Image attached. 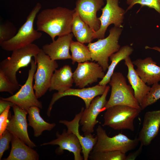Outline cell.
Here are the masks:
<instances>
[{"label":"cell","instance_id":"30","mask_svg":"<svg viewBox=\"0 0 160 160\" xmlns=\"http://www.w3.org/2000/svg\"><path fill=\"white\" fill-rule=\"evenodd\" d=\"M95 32L86 23L83 28L77 32L74 36L77 41L83 44L89 43L94 39Z\"/></svg>","mask_w":160,"mask_h":160},{"label":"cell","instance_id":"5","mask_svg":"<svg viewBox=\"0 0 160 160\" xmlns=\"http://www.w3.org/2000/svg\"><path fill=\"white\" fill-rule=\"evenodd\" d=\"M109 83L111 87V93L104 110L117 105H127L142 109L135 97L133 88L127 84L126 79L122 73L114 72Z\"/></svg>","mask_w":160,"mask_h":160},{"label":"cell","instance_id":"21","mask_svg":"<svg viewBox=\"0 0 160 160\" xmlns=\"http://www.w3.org/2000/svg\"><path fill=\"white\" fill-rule=\"evenodd\" d=\"M124 60L125 64L128 70L127 77L134 90L135 97L140 105L143 100L149 92L151 87L147 85L137 73L129 56Z\"/></svg>","mask_w":160,"mask_h":160},{"label":"cell","instance_id":"31","mask_svg":"<svg viewBox=\"0 0 160 160\" xmlns=\"http://www.w3.org/2000/svg\"><path fill=\"white\" fill-rule=\"evenodd\" d=\"M127 3L129 6L126 11L131 9L135 5L139 4L142 7L153 8L160 14V0H127Z\"/></svg>","mask_w":160,"mask_h":160},{"label":"cell","instance_id":"1","mask_svg":"<svg viewBox=\"0 0 160 160\" xmlns=\"http://www.w3.org/2000/svg\"><path fill=\"white\" fill-rule=\"evenodd\" d=\"M75 12L60 7L44 9L36 16L37 30L47 33L52 41L57 36L70 33Z\"/></svg>","mask_w":160,"mask_h":160},{"label":"cell","instance_id":"2","mask_svg":"<svg viewBox=\"0 0 160 160\" xmlns=\"http://www.w3.org/2000/svg\"><path fill=\"white\" fill-rule=\"evenodd\" d=\"M40 49L32 43L14 50L11 56L0 62V71L11 82L19 85L16 76L17 71L31 63L32 57L35 58Z\"/></svg>","mask_w":160,"mask_h":160},{"label":"cell","instance_id":"9","mask_svg":"<svg viewBox=\"0 0 160 160\" xmlns=\"http://www.w3.org/2000/svg\"><path fill=\"white\" fill-rule=\"evenodd\" d=\"M31 68L29 70L28 78L25 84L15 94L7 98L1 97L2 99L14 103L21 108L27 111L29 108L36 106L42 108V103L38 100L35 95L33 84L34 74L37 69V64L32 59Z\"/></svg>","mask_w":160,"mask_h":160},{"label":"cell","instance_id":"3","mask_svg":"<svg viewBox=\"0 0 160 160\" xmlns=\"http://www.w3.org/2000/svg\"><path fill=\"white\" fill-rule=\"evenodd\" d=\"M42 7L37 3L30 12L25 23L20 28L15 36L10 39L0 43L2 49L8 51H12L32 44L42 35L41 32L33 28L35 19Z\"/></svg>","mask_w":160,"mask_h":160},{"label":"cell","instance_id":"11","mask_svg":"<svg viewBox=\"0 0 160 160\" xmlns=\"http://www.w3.org/2000/svg\"><path fill=\"white\" fill-rule=\"evenodd\" d=\"M110 88L109 86H107L104 93L100 96H98L94 98L89 107L84 110L79 124L82 126L81 129L84 136L93 132L95 125L98 122L97 120V117L104 110L107 103L106 97Z\"/></svg>","mask_w":160,"mask_h":160},{"label":"cell","instance_id":"20","mask_svg":"<svg viewBox=\"0 0 160 160\" xmlns=\"http://www.w3.org/2000/svg\"><path fill=\"white\" fill-rule=\"evenodd\" d=\"M137 67L135 71L141 79L148 85L160 81V66L150 57L138 59L132 61Z\"/></svg>","mask_w":160,"mask_h":160},{"label":"cell","instance_id":"26","mask_svg":"<svg viewBox=\"0 0 160 160\" xmlns=\"http://www.w3.org/2000/svg\"><path fill=\"white\" fill-rule=\"evenodd\" d=\"M70 49L71 52L72 63L91 61V53L88 46L78 41H72Z\"/></svg>","mask_w":160,"mask_h":160},{"label":"cell","instance_id":"15","mask_svg":"<svg viewBox=\"0 0 160 160\" xmlns=\"http://www.w3.org/2000/svg\"><path fill=\"white\" fill-rule=\"evenodd\" d=\"M106 87L107 85L98 84L88 88L79 89L70 88L63 93H55L52 95L48 106L47 115L48 117H49L55 103L60 98L67 96H74L81 98L85 103L86 108H88L93 99L97 96L102 95L105 91Z\"/></svg>","mask_w":160,"mask_h":160},{"label":"cell","instance_id":"7","mask_svg":"<svg viewBox=\"0 0 160 160\" xmlns=\"http://www.w3.org/2000/svg\"><path fill=\"white\" fill-rule=\"evenodd\" d=\"M34 60L37 67L33 77V89L38 99L44 95L49 90L50 80L55 70L58 67L56 60H52L40 49Z\"/></svg>","mask_w":160,"mask_h":160},{"label":"cell","instance_id":"4","mask_svg":"<svg viewBox=\"0 0 160 160\" xmlns=\"http://www.w3.org/2000/svg\"><path fill=\"white\" fill-rule=\"evenodd\" d=\"M122 30V28L114 26L109 30V35L107 37L99 39L96 42L90 43L87 45L91 52V61L97 62L104 71L108 68L110 56L120 48L119 40Z\"/></svg>","mask_w":160,"mask_h":160},{"label":"cell","instance_id":"8","mask_svg":"<svg viewBox=\"0 0 160 160\" xmlns=\"http://www.w3.org/2000/svg\"><path fill=\"white\" fill-rule=\"evenodd\" d=\"M96 132L97 140L93 152L118 151L126 153L135 148L139 142L138 138L131 139L120 133L110 137L100 125L98 126Z\"/></svg>","mask_w":160,"mask_h":160},{"label":"cell","instance_id":"23","mask_svg":"<svg viewBox=\"0 0 160 160\" xmlns=\"http://www.w3.org/2000/svg\"><path fill=\"white\" fill-rule=\"evenodd\" d=\"M11 149L8 157L5 160H38L39 156L32 148L27 145L16 136L13 135L11 141Z\"/></svg>","mask_w":160,"mask_h":160},{"label":"cell","instance_id":"19","mask_svg":"<svg viewBox=\"0 0 160 160\" xmlns=\"http://www.w3.org/2000/svg\"><path fill=\"white\" fill-rule=\"evenodd\" d=\"M73 35L71 33L58 36L56 40L44 45L42 49L53 60L71 59L69 51Z\"/></svg>","mask_w":160,"mask_h":160},{"label":"cell","instance_id":"14","mask_svg":"<svg viewBox=\"0 0 160 160\" xmlns=\"http://www.w3.org/2000/svg\"><path fill=\"white\" fill-rule=\"evenodd\" d=\"M104 4L103 0H77L74 9L82 20L96 32L100 25L97 12Z\"/></svg>","mask_w":160,"mask_h":160},{"label":"cell","instance_id":"22","mask_svg":"<svg viewBox=\"0 0 160 160\" xmlns=\"http://www.w3.org/2000/svg\"><path fill=\"white\" fill-rule=\"evenodd\" d=\"M73 73L71 68L68 65L56 69L51 79L49 90H55L63 93L71 88L74 82Z\"/></svg>","mask_w":160,"mask_h":160},{"label":"cell","instance_id":"24","mask_svg":"<svg viewBox=\"0 0 160 160\" xmlns=\"http://www.w3.org/2000/svg\"><path fill=\"white\" fill-rule=\"evenodd\" d=\"M40 112V108L36 106L30 107L28 111V125L33 128L36 137L40 136L44 131H51L56 125L55 123H50L44 121Z\"/></svg>","mask_w":160,"mask_h":160},{"label":"cell","instance_id":"38","mask_svg":"<svg viewBox=\"0 0 160 160\" xmlns=\"http://www.w3.org/2000/svg\"><path fill=\"white\" fill-rule=\"evenodd\" d=\"M145 49H154L160 52V48L158 47H151L147 46L145 47Z\"/></svg>","mask_w":160,"mask_h":160},{"label":"cell","instance_id":"13","mask_svg":"<svg viewBox=\"0 0 160 160\" xmlns=\"http://www.w3.org/2000/svg\"><path fill=\"white\" fill-rule=\"evenodd\" d=\"M14 114L10 116L7 129L20 138L27 145L33 148L36 146L29 137L26 116L28 111L14 105L12 107Z\"/></svg>","mask_w":160,"mask_h":160},{"label":"cell","instance_id":"6","mask_svg":"<svg viewBox=\"0 0 160 160\" xmlns=\"http://www.w3.org/2000/svg\"><path fill=\"white\" fill-rule=\"evenodd\" d=\"M142 110L125 105L111 107L106 110L104 117L103 126H108L114 130L127 129L135 130L134 119Z\"/></svg>","mask_w":160,"mask_h":160},{"label":"cell","instance_id":"27","mask_svg":"<svg viewBox=\"0 0 160 160\" xmlns=\"http://www.w3.org/2000/svg\"><path fill=\"white\" fill-rule=\"evenodd\" d=\"M126 153L120 151L91 152L89 159L91 160H125Z\"/></svg>","mask_w":160,"mask_h":160},{"label":"cell","instance_id":"29","mask_svg":"<svg viewBox=\"0 0 160 160\" xmlns=\"http://www.w3.org/2000/svg\"><path fill=\"white\" fill-rule=\"evenodd\" d=\"M17 29L14 25L8 21L0 25V43L9 40L16 34Z\"/></svg>","mask_w":160,"mask_h":160},{"label":"cell","instance_id":"34","mask_svg":"<svg viewBox=\"0 0 160 160\" xmlns=\"http://www.w3.org/2000/svg\"><path fill=\"white\" fill-rule=\"evenodd\" d=\"M85 24L78 13L75 11L71 23V31L73 35L81 30Z\"/></svg>","mask_w":160,"mask_h":160},{"label":"cell","instance_id":"17","mask_svg":"<svg viewBox=\"0 0 160 160\" xmlns=\"http://www.w3.org/2000/svg\"><path fill=\"white\" fill-rule=\"evenodd\" d=\"M84 108H81L80 112L76 114L74 119L71 121L60 120L59 122L65 125L67 128V132L74 134L78 138L82 148L81 153H83L84 159L88 160L89 155L97 140V137L91 134L83 136L80 135L79 130V121Z\"/></svg>","mask_w":160,"mask_h":160},{"label":"cell","instance_id":"28","mask_svg":"<svg viewBox=\"0 0 160 160\" xmlns=\"http://www.w3.org/2000/svg\"><path fill=\"white\" fill-rule=\"evenodd\" d=\"M160 99V84L158 83L152 85L148 93L143 100L140 105L142 110L144 109Z\"/></svg>","mask_w":160,"mask_h":160},{"label":"cell","instance_id":"35","mask_svg":"<svg viewBox=\"0 0 160 160\" xmlns=\"http://www.w3.org/2000/svg\"><path fill=\"white\" fill-rule=\"evenodd\" d=\"M10 107H8L0 115V137L6 130L9 119L11 116L9 109Z\"/></svg>","mask_w":160,"mask_h":160},{"label":"cell","instance_id":"10","mask_svg":"<svg viewBox=\"0 0 160 160\" xmlns=\"http://www.w3.org/2000/svg\"><path fill=\"white\" fill-rule=\"evenodd\" d=\"M105 5L101 9L102 14L98 17L100 22L99 29L95 32L94 39L104 38L108 26L113 24L114 26L122 28L125 11L119 6V0H106Z\"/></svg>","mask_w":160,"mask_h":160},{"label":"cell","instance_id":"16","mask_svg":"<svg viewBox=\"0 0 160 160\" xmlns=\"http://www.w3.org/2000/svg\"><path fill=\"white\" fill-rule=\"evenodd\" d=\"M57 138L51 141L45 143L41 145H59L55 150L56 153L61 155L64 150H66L72 153L74 155V160H83V156L81 155L82 148L81 143L77 137L73 133L68 132L64 129L61 134L58 132L56 134Z\"/></svg>","mask_w":160,"mask_h":160},{"label":"cell","instance_id":"36","mask_svg":"<svg viewBox=\"0 0 160 160\" xmlns=\"http://www.w3.org/2000/svg\"><path fill=\"white\" fill-rule=\"evenodd\" d=\"M15 105L13 102L2 99H0V114L2 113L8 106L12 107Z\"/></svg>","mask_w":160,"mask_h":160},{"label":"cell","instance_id":"18","mask_svg":"<svg viewBox=\"0 0 160 160\" xmlns=\"http://www.w3.org/2000/svg\"><path fill=\"white\" fill-rule=\"evenodd\" d=\"M160 126V110L148 111L144 116L138 138L140 144L148 146L157 136Z\"/></svg>","mask_w":160,"mask_h":160},{"label":"cell","instance_id":"37","mask_svg":"<svg viewBox=\"0 0 160 160\" xmlns=\"http://www.w3.org/2000/svg\"><path fill=\"white\" fill-rule=\"evenodd\" d=\"M143 146L140 144V146L137 150L130 153L127 156H126L125 160H135L142 152Z\"/></svg>","mask_w":160,"mask_h":160},{"label":"cell","instance_id":"25","mask_svg":"<svg viewBox=\"0 0 160 160\" xmlns=\"http://www.w3.org/2000/svg\"><path fill=\"white\" fill-rule=\"evenodd\" d=\"M134 51L133 48L128 45L120 48L116 52L113 54L109 57L111 63L109 65L108 71L104 77L100 81L98 84L106 86L108 83L115 68L118 64L121 61L129 56Z\"/></svg>","mask_w":160,"mask_h":160},{"label":"cell","instance_id":"32","mask_svg":"<svg viewBox=\"0 0 160 160\" xmlns=\"http://www.w3.org/2000/svg\"><path fill=\"white\" fill-rule=\"evenodd\" d=\"M20 88V85L11 82L0 71V92H7L13 95L14 92Z\"/></svg>","mask_w":160,"mask_h":160},{"label":"cell","instance_id":"12","mask_svg":"<svg viewBox=\"0 0 160 160\" xmlns=\"http://www.w3.org/2000/svg\"><path fill=\"white\" fill-rule=\"evenodd\" d=\"M78 63L73 77L76 86L80 88L97 82L98 79H102L105 75L103 68L97 63L87 61Z\"/></svg>","mask_w":160,"mask_h":160},{"label":"cell","instance_id":"33","mask_svg":"<svg viewBox=\"0 0 160 160\" xmlns=\"http://www.w3.org/2000/svg\"><path fill=\"white\" fill-rule=\"evenodd\" d=\"M13 134L6 129L0 137V160L4 152L9 149V143L11 141Z\"/></svg>","mask_w":160,"mask_h":160}]
</instances>
